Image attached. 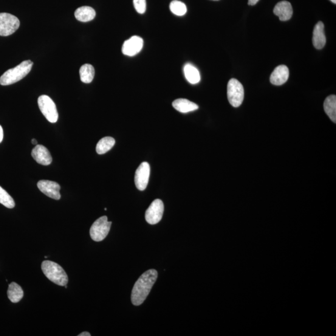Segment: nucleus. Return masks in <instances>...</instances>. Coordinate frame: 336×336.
I'll list each match as a JSON object with an SVG mask.
<instances>
[{
    "label": "nucleus",
    "instance_id": "1",
    "mask_svg": "<svg viewBox=\"0 0 336 336\" xmlns=\"http://www.w3.org/2000/svg\"><path fill=\"white\" fill-rule=\"evenodd\" d=\"M157 278V271L151 269L146 271L138 278L132 293V302L135 306H140L145 301Z\"/></svg>",
    "mask_w": 336,
    "mask_h": 336
},
{
    "label": "nucleus",
    "instance_id": "2",
    "mask_svg": "<svg viewBox=\"0 0 336 336\" xmlns=\"http://www.w3.org/2000/svg\"><path fill=\"white\" fill-rule=\"evenodd\" d=\"M33 66V63L32 61L28 60L22 62L18 66L8 70L1 76L0 84L2 86H9V85L18 83L29 74Z\"/></svg>",
    "mask_w": 336,
    "mask_h": 336
},
{
    "label": "nucleus",
    "instance_id": "3",
    "mask_svg": "<svg viewBox=\"0 0 336 336\" xmlns=\"http://www.w3.org/2000/svg\"><path fill=\"white\" fill-rule=\"evenodd\" d=\"M41 268L45 276L54 283L64 287L68 283V276L63 268L56 263L45 261L42 263Z\"/></svg>",
    "mask_w": 336,
    "mask_h": 336
},
{
    "label": "nucleus",
    "instance_id": "4",
    "mask_svg": "<svg viewBox=\"0 0 336 336\" xmlns=\"http://www.w3.org/2000/svg\"><path fill=\"white\" fill-rule=\"evenodd\" d=\"M227 97L230 105L239 107L244 98V89L242 84L236 79H231L227 85Z\"/></svg>",
    "mask_w": 336,
    "mask_h": 336
},
{
    "label": "nucleus",
    "instance_id": "5",
    "mask_svg": "<svg viewBox=\"0 0 336 336\" xmlns=\"http://www.w3.org/2000/svg\"><path fill=\"white\" fill-rule=\"evenodd\" d=\"M111 225L112 222L108 221L107 216L98 219L90 229V235L93 241L100 242L105 239L111 230Z\"/></svg>",
    "mask_w": 336,
    "mask_h": 336
},
{
    "label": "nucleus",
    "instance_id": "6",
    "mask_svg": "<svg viewBox=\"0 0 336 336\" xmlns=\"http://www.w3.org/2000/svg\"><path fill=\"white\" fill-rule=\"evenodd\" d=\"M39 108L42 114L50 123L57 122L59 118L57 108L53 100L47 95H41L38 100Z\"/></svg>",
    "mask_w": 336,
    "mask_h": 336
},
{
    "label": "nucleus",
    "instance_id": "7",
    "mask_svg": "<svg viewBox=\"0 0 336 336\" xmlns=\"http://www.w3.org/2000/svg\"><path fill=\"white\" fill-rule=\"evenodd\" d=\"M20 25L19 19L7 13H0V36L13 35L18 30Z\"/></svg>",
    "mask_w": 336,
    "mask_h": 336
},
{
    "label": "nucleus",
    "instance_id": "8",
    "mask_svg": "<svg viewBox=\"0 0 336 336\" xmlns=\"http://www.w3.org/2000/svg\"><path fill=\"white\" fill-rule=\"evenodd\" d=\"M164 213V204L162 200L156 199L152 202L145 213V219L148 224L154 225L162 220Z\"/></svg>",
    "mask_w": 336,
    "mask_h": 336
},
{
    "label": "nucleus",
    "instance_id": "9",
    "mask_svg": "<svg viewBox=\"0 0 336 336\" xmlns=\"http://www.w3.org/2000/svg\"><path fill=\"white\" fill-rule=\"evenodd\" d=\"M150 174V166L147 162H143L135 172V183L138 190L144 191L147 187Z\"/></svg>",
    "mask_w": 336,
    "mask_h": 336
},
{
    "label": "nucleus",
    "instance_id": "10",
    "mask_svg": "<svg viewBox=\"0 0 336 336\" xmlns=\"http://www.w3.org/2000/svg\"><path fill=\"white\" fill-rule=\"evenodd\" d=\"M38 188L42 193L55 200L61 199L60 186L58 183L47 180H39Z\"/></svg>",
    "mask_w": 336,
    "mask_h": 336
},
{
    "label": "nucleus",
    "instance_id": "11",
    "mask_svg": "<svg viewBox=\"0 0 336 336\" xmlns=\"http://www.w3.org/2000/svg\"><path fill=\"white\" fill-rule=\"evenodd\" d=\"M143 40L139 36H134L124 42L122 46V53L124 55L134 56L142 49Z\"/></svg>",
    "mask_w": 336,
    "mask_h": 336
},
{
    "label": "nucleus",
    "instance_id": "12",
    "mask_svg": "<svg viewBox=\"0 0 336 336\" xmlns=\"http://www.w3.org/2000/svg\"><path fill=\"white\" fill-rule=\"evenodd\" d=\"M32 155L34 160L40 165L47 166L52 163L51 155L47 148L43 145H36L33 149Z\"/></svg>",
    "mask_w": 336,
    "mask_h": 336
},
{
    "label": "nucleus",
    "instance_id": "13",
    "mask_svg": "<svg viewBox=\"0 0 336 336\" xmlns=\"http://www.w3.org/2000/svg\"><path fill=\"white\" fill-rule=\"evenodd\" d=\"M289 69L285 65H280L276 67L270 76V82L275 86H281L288 81L289 78Z\"/></svg>",
    "mask_w": 336,
    "mask_h": 336
},
{
    "label": "nucleus",
    "instance_id": "14",
    "mask_svg": "<svg viewBox=\"0 0 336 336\" xmlns=\"http://www.w3.org/2000/svg\"><path fill=\"white\" fill-rule=\"evenodd\" d=\"M273 13L279 17L280 21H286L289 20L293 15V8L290 3L287 1H282L278 3L274 8Z\"/></svg>",
    "mask_w": 336,
    "mask_h": 336
},
{
    "label": "nucleus",
    "instance_id": "15",
    "mask_svg": "<svg viewBox=\"0 0 336 336\" xmlns=\"http://www.w3.org/2000/svg\"><path fill=\"white\" fill-rule=\"evenodd\" d=\"M326 38L324 34V25L323 22H318L313 30V44L317 49H321L325 46Z\"/></svg>",
    "mask_w": 336,
    "mask_h": 336
},
{
    "label": "nucleus",
    "instance_id": "16",
    "mask_svg": "<svg viewBox=\"0 0 336 336\" xmlns=\"http://www.w3.org/2000/svg\"><path fill=\"white\" fill-rule=\"evenodd\" d=\"M172 105L176 111L184 114L196 111L199 109V106L197 104L185 98H178L174 100Z\"/></svg>",
    "mask_w": 336,
    "mask_h": 336
},
{
    "label": "nucleus",
    "instance_id": "17",
    "mask_svg": "<svg viewBox=\"0 0 336 336\" xmlns=\"http://www.w3.org/2000/svg\"><path fill=\"white\" fill-rule=\"evenodd\" d=\"M75 18L81 22H89L95 18L96 13L94 8L90 7H81L77 8L74 13Z\"/></svg>",
    "mask_w": 336,
    "mask_h": 336
},
{
    "label": "nucleus",
    "instance_id": "18",
    "mask_svg": "<svg viewBox=\"0 0 336 336\" xmlns=\"http://www.w3.org/2000/svg\"><path fill=\"white\" fill-rule=\"evenodd\" d=\"M7 294L10 300L13 303H16L23 297L24 292L19 285L13 282L8 287Z\"/></svg>",
    "mask_w": 336,
    "mask_h": 336
},
{
    "label": "nucleus",
    "instance_id": "19",
    "mask_svg": "<svg viewBox=\"0 0 336 336\" xmlns=\"http://www.w3.org/2000/svg\"><path fill=\"white\" fill-rule=\"evenodd\" d=\"M324 111L333 122H336V97L334 95L329 96L324 103Z\"/></svg>",
    "mask_w": 336,
    "mask_h": 336
},
{
    "label": "nucleus",
    "instance_id": "20",
    "mask_svg": "<svg viewBox=\"0 0 336 336\" xmlns=\"http://www.w3.org/2000/svg\"><path fill=\"white\" fill-rule=\"evenodd\" d=\"M79 74H80L81 80L83 83L85 84L92 83L95 75L94 67L91 64H84L81 66L80 70H79Z\"/></svg>",
    "mask_w": 336,
    "mask_h": 336
},
{
    "label": "nucleus",
    "instance_id": "21",
    "mask_svg": "<svg viewBox=\"0 0 336 336\" xmlns=\"http://www.w3.org/2000/svg\"><path fill=\"white\" fill-rule=\"evenodd\" d=\"M185 75L189 83L196 84L199 83L200 76L199 70L191 64L185 65L184 67Z\"/></svg>",
    "mask_w": 336,
    "mask_h": 336
},
{
    "label": "nucleus",
    "instance_id": "22",
    "mask_svg": "<svg viewBox=\"0 0 336 336\" xmlns=\"http://www.w3.org/2000/svg\"><path fill=\"white\" fill-rule=\"evenodd\" d=\"M114 138L110 137H104L98 142L96 146V151L98 154H103L111 150L115 145Z\"/></svg>",
    "mask_w": 336,
    "mask_h": 336
},
{
    "label": "nucleus",
    "instance_id": "23",
    "mask_svg": "<svg viewBox=\"0 0 336 336\" xmlns=\"http://www.w3.org/2000/svg\"><path fill=\"white\" fill-rule=\"evenodd\" d=\"M169 8L172 13L175 15L182 16L185 15L187 12V7L184 3L177 0H174L169 5Z\"/></svg>",
    "mask_w": 336,
    "mask_h": 336
},
{
    "label": "nucleus",
    "instance_id": "24",
    "mask_svg": "<svg viewBox=\"0 0 336 336\" xmlns=\"http://www.w3.org/2000/svg\"><path fill=\"white\" fill-rule=\"evenodd\" d=\"M0 204L9 209H13L15 206V202L12 197L1 186H0Z\"/></svg>",
    "mask_w": 336,
    "mask_h": 336
},
{
    "label": "nucleus",
    "instance_id": "25",
    "mask_svg": "<svg viewBox=\"0 0 336 336\" xmlns=\"http://www.w3.org/2000/svg\"><path fill=\"white\" fill-rule=\"evenodd\" d=\"M134 5L135 10L138 13L143 14L146 10V0H134Z\"/></svg>",
    "mask_w": 336,
    "mask_h": 336
},
{
    "label": "nucleus",
    "instance_id": "26",
    "mask_svg": "<svg viewBox=\"0 0 336 336\" xmlns=\"http://www.w3.org/2000/svg\"><path fill=\"white\" fill-rule=\"evenodd\" d=\"M4 139V130L2 126L0 125V143H1Z\"/></svg>",
    "mask_w": 336,
    "mask_h": 336
},
{
    "label": "nucleus",
    "instance_id": "27",
    "mask_svg": "<svg viewBox=\"0 0 336 336\" xmlns=\"http://www.w3.org/2000/svg\"><path fill=\"white\" fill-rule=\"evenodd\" d=\"M259 0H248V5L253 6L257 4Z\"/></svg>",
    "mask_w": 336,
    "mask_h": 336
},
{
    "label": "nucleus",
    "instance_id": "28",
    "mask_svg": "<svg viewBox=\"0 0 336 336\" xmlns=\"http://www.w3.org/2000/svg\"><path fill=\"white\" fill-rule=\"evenodd\" d=\"M79 336H90L91 334H90L88 332H82L81 334H79Z\"/></svg>",
    "mask_w": 336,
    "mask_h": 336
},
{
    "label": "nucleus",
    "instance_id": "29",
    "mask_svg": "<svg viewBox=\"0 0 336 336\" xmlns=\"http://www.w3.org/2000/svg\"><path fill=\"white\" fill-rule=\"evenodd\" d=\"M32 142L33 144V145H38V142L35 139H33Z\"/></svg>",
    "mask_w": 336,
    "mask_h": 336
},
{
    "label": "nucleus",
    "instance_id": "30",
    "mask_svg": "<svg viewBox=\"0 0 336 336\" xmlns=\"http://www.w3.org/2000/svg\"><path fill=\"white\" fill-rule=\"evenodd\" d=\"M331 1L333 3V4H336V0H331Z\"/></svg>",
    "mask_w": 336,
    "mask_h": 336
},
{
    "label": "nucleus",
    "instance_id": "31",
    "mask_svg": "<svg viewBox=\"0 0 336 336\" xmlns=\"http://www.w3.org/2000/svg\"><path fill=\"white\" fill-rule=\"evenodd\" d=\"M213 1H219V0H213Z\"/></svg>",
    "mask_w": 336,
    "mask_h": 336
}]
</instances>
